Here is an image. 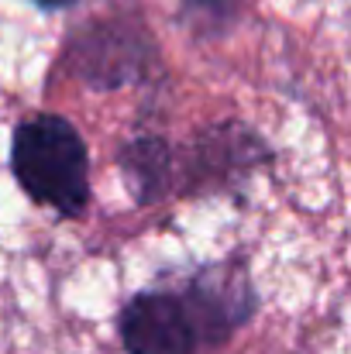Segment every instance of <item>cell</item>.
Returning <instances> with one entry per match:
<instances>
[{
    "label": "cell",
    "instance_id": "6da1fadb",
    "mask_svg": "<svg viewBox=\"0 0 351 354\" xmlns=\"http://www.w3.org/2000/svg\"><path fill=\"white\" fill-rule=\"evenodd\" d=\"M255 313L258 292L244 261H204L138 289L117 313V337L127 354H207Z\"/></svg>",
    "mask_w": 351,
    "mask_h": 354
},
{
    "label": "cell",
    "instance_id": "7a4b0ae2",
    "mask_svg": "<svg viewBox=\"0 0 351 354\" xmlns=\"http://www.w3.org/2000/svg\"><path fill=\"white\" fill-rule=\"evenodd\" d=\"M10 176L21 193L62 221L90 207V151L80 127L62 114H35L10 134Z\"/></svg>",
    "mask_w": 351,
    "mask_h": 354
},
{
    "label": "cell",
    "instance_id": "3957f363",
    "mask_svg": "<svg viewBox=\"0 0 351 354\" xmlns=\"http://www.w3.org/2000/svg\"><path fill=\"white\" fill-rule=\"evenodd\" d=\"M269 162V141L248 124H210L190 138L183 155H176V193H224Z\"/></svg>",
    "mask_w": 351,
    "mask_h": 354
},
{
    "label": "cell",
    "instance_id": "277c9868",
    "mask_svg": "<svg viewBox=\"0 0 351 354\" xmlns=\"http://www.w3.org/2000/svg\"><path fill=\"white\" fill-rule=\"evenodd\" d=\"M69 59L76 76L93 90H117L131 83L145 66H152L155 48L138 21H93L69 38Z\"/></svg>",
    "mask_w": 351,
    "mask_h": 354
},
{
    "label": "cell",
    "instance_id": "5b68a950",
    "mask_svg": "<svg viewBox=\"0 0 351 354\" xmlns=\"http://www.w3.org/2000/svg\"><path fill=\"white\" fill-rule=\"evenodd\" d=\"M117 169L134 207H155L176 193V148L159 134H141L120 145Z\"/></svg>",
    "mask_w": 351,
    "mask_h": 354
},
{
    "label": "cell",
    "instance_id": "8992f818",
    "mask_svg": "<svg viewBox=\"0 0 351 354\" xmlns=\"http://www.w3.org/2000/svg\"><path fill=\"white\" fill-rule=\"evenodd\" d=\"M244 0H179V24L197 38H224L241 21Z\"/></svg>",
    "mask_w": 351,
    "mask_h": 354
},
{
    "label": "cell",
    "instance_id": "52a82bcc",
    "mask_svg": "<svg viewBox=\"0 0 351 354\" xmlns=\"http://www.w3.org/2000/svg\"><path fill=\"white\" fill-rule=\"evenodd\" d=\"M38 10H66V7H73L76 0H31Z\"/></svg>",
    "mask_w": 351,
    "mask_h": 354
}]
</instances>
